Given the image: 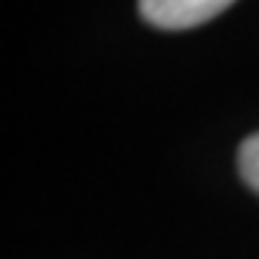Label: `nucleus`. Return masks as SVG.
Listing matches in <instances>:
<instances>
[{"label":"nucleus","mask_w":259,"mask_h":259,"mask_svg":"<svg viewBox=\"0 0 259 259\" xmlns=\"http://www.w3.org/2000/svg\"><path fill=\"white\" fill-rule=\"evenodd\" d=\"M233 0H139L141 18L156 29H193L222 15Z\"/></svg>","instance_id":"1"},{"label":"nucleus","mask_w":259,"mask_h":259,"mask_svg":"<svg viewBox=\"0 0 259 259\" xmlns=\"http://www.w3.org/2000/svg\"><path fill=\"white\" fill-rule=\"evenodd\" d=\"M239 176L248 182L250 190L259 193V133L248 136L239 147Z\"/></svg>","instance_id":"2"}]
</instances>
